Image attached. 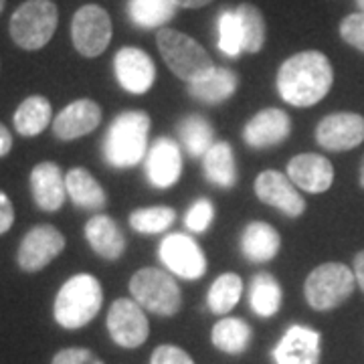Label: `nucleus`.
I'll return each mask as SVG.
<instances>
[{"mask_svg":"<svg viewBox=\"0 0 364 364\" xmlns=\"http://www.w3.org/2000/svg\"><path fill=\"white\" fill-rule=\"evenodd\" d=\"M334 69L330 59L320 51H301L282 63L275 87L282 100L294 107H312L332 90Z\"/></svg>","mask_w":364,"mask_h":364,"instance_id":"f257e3e1","label":"nucleus"},{"mask_svg":"<svg viewBox=\"0 0 364 364\" xmlns=\"http://www.w3.org/2000/svg\"><path fill=\"white\" fill-rule=\"evenodd\" d=\"M150 116L142 109H126L109 124L104 138V158L114 168H132L148 154Z\"/></svg>","mask_w":364,"mask_h":364,"instance_id":"f03ea898","label":"nucleus"},{"mask_svg":"<svg viewBox=\"0 0 364 364\" xmlns=\"http://www.w3.org/2000/svg\"><path fill=\"white\" fill-rule=\"evenodd\" d=\"M104 304V289L97 277L91 273H77L61 286L53 316L55 322L65 330H79L87 326L100 314Z\"/></svg>","mask_w":364,"mask_h":364,"instance_id":"7ed1b4c3","label":"nucleus"},{"mask_svg":"<svg viewBox=\"0 0 364 364\" xmlns=\"http://www.w3.org/2000/svg\"><path fill=\"white\" fill-rule=\"evenodd\" d=\"M156 45L170 71L186 83H193L203 75H207L210 69H215L213 59L205 51V47L181 31H174L168 26L160 28L156 35Z\"/></svg>","mask_w":364,"mask_h":364,"instance_id":"20e7f679","label":"nucleus"},{"mask_svg":"<svg viewBox=\"0 0 364 364\" xmlns=\"http://www.w3.org/2000/svg\"><path fill=\"white\" fill-rule=\"evenodd\" d=\"M59 11L53 0H26L11 16V39L25 51H39L53 39Z\"/></svg>","mask_w":364,"mask_h":364,"instance_id":"39448f33","label":"nucleus"},{"mask_svg":"<svg viewBox=\"0 0 364 364\" xmlns=\"http://www.w3.org/2000/svg\"><path fill=\"white\" fill-rule=\"evenodd\" d=\"M354 286V272L344 263H322L306 277L304 298L316 312H330L350 298Z\"/></svg>","mask_w":364,"mask_h":364,"instance_id":"423d86ee","label":"nucleus"},{"mask_svg":"<svg viewBox=\"0 0 364 364\" xmlns=\"http://www.w3.org/2000/svg\"><path fill=\"white\" fill-rule=\"evenodd\" d=\"M132 299H136L144 310L170 318L181 310L182 294L176 279L164 269L144 267L132 275Z\"/></svg>","mask_w":364,"mask_h":364,"instance_id":"0eeeda50","label":"nucleus"},{"mask_svg":"<svg viewBox=\"0 0 364 364\" xmlns=\"http://www.w3.org/2000/svg\"><path fill=\"white\" fill-rule=\"evenodd\" d=\"M71 41L79 55L100 57L112 43V18L100 4H85L71 21Z\"/></svg>","mask_w":364,"mask_h":364,"instance_id":"6e6552de","label":"nucleus"},{"mask_svg":"<svg viewBox=\"0 0 364 364\" xmlns=\"http://www.w3.org/2000/svg\"><path fill=\"white\" fill-rule=\"evenodd\" d=\"M162 265L181 279L195 282L207 273V257L191 235L170 233L158 245Z\"/></svg>","mask_w":364,"mask_h":364,"instance_id":"1a4fd4ad","label":"nucleus"},{"mask_svg":"<svg viewBox=\"0 0 364 364\" xmlns=\"http://www.w3.org/2000/svg\"><path fill=\"white\" fill-rule=\"evenodd\" d=\"M65 237L57 227L41 223L23 237L16 251V263L26 273L41 272L55 257H59V253L65 249Z\"/></svg>","mask_w":364,"mask_h":364,"instance_id":"9d476101","label":"nucleus"},{"mask_svg":"<svg viewBox=\"0 0 364 364\" xmlns=\"http://www.w3.org/2000/svg\"><path fill=\"white\" fill-rule=\"evenodd\" d=\"M107 332L122 348H138L150 336V324L136 299L119 298L107 312Z\"/></svg>","mask_w":364,"mask_h":364,"instance_id":"9b49d317","label":"nucleus"},{"mask_svg":"<svg viewBox=\"0 0 364 364\" xmlns=\"http://www.w3.org/2000/svg\"><path fill=\"white\" fill-rule=\"evenodd\" d=\"M114 73L117 83L132 95H144L152 90L156 67L148 53L138 47H122L114 57Z\"/></svg>","mask_w":364,"mask_h":364,"instance_id":"f8f14e48","label":"nucleus"},{"mask_svg":"<svg viewBox=\"0 0 364 364\" xmlns=\"http://www.w3.org/2000/svg\"><path fill=\"white\" fill-rule=\"evenodd\" d=\"M316 142L330 152H346L364 142V117L352 112H336L320 119Z\"/></svg>","mask_w":364,"mask_h":364,"instance_id":"ddd939ff","label":"nucleus"},{"mask_svg":"<svg viewBox=\"0 0 364 364\" xmlns=\"http://www.w3.org/2000/svg\"><path fill=\"white\" fill-rule=\"evenodd\" d=\"M289 176L277 170H265L255 178V196L263 205L277 208L289 219L299 217L306 210V200Z\"/></svg>","mask_w":364,"mask_h":364,"instance_id":"4468645a","label":"nucleus"},{"mask_svg":"<svg viewBox=\"0 0 364 364\" xmlns=\"http://www.w3.org/2000/svg\"><path fill=\"white\" fill-rule=\"evenodd\" d=\"M320 332L301 324L289 326L272 352L273 364H320Z\"/></svg>","mask_w":364,"mask_h":364,"instance_id":"2eb2a0df","label":"nucleus"},{"mask_svg":"<svg viewBox=\"0 0 364 364\" xmlns=\"http://www.w3.org/2000/svg\"><path fill=\"white\" fill-rule=\"evenodd\" d=\"M146 178L150 186L158 191L172 188L181 181L182 174V152L181 146L172 138H158L156 142L148 148V154L144 158Z\"/></svg>","mask_w":364,"mask_h":364,"instance_id":"dca6fc26","label":"nucleus"},{"mask_svg":"<svg viewBox=\"0 0 364 364\" xmlns=\"http://www.w3.org/2000/svg\"><path fill=\"white\" fill-rule=\"evenodd\" d=\"M291 134V117L279 107L261 109L249 119L243 128V140L251 148H272L279 146Z\"/></svg>","mask_w":364,"mask_h":364,"instance_id":"f3484780","label":"nucleus"},{"mask_svg":"<svg viewBox=\"0 0 364 364\" xmlns=\"http://www.w3.org/2000/svg\"><path fill=\"white\" fill-rule=\"evenodd\" d=\"M287 176L299 191H306L310 195H322L334 182V166L326 156L306 152L289 160Z\"/></svg>","mask_w":364,"mask_h":364,"instance_id":"a211bd4d","label":"nucleus"},{"mask_svg":"<svg viewBox=\"0 0 364 364\" xmlns=\"http://www.w3.org/2000/svg\"><path fill=\"white\" fill-rule=\"evenodd\" d=\"M102 122V107L93 100H77L59 112L53 119V134L61 142L83 138L95 130Z\"/></svg>","mask_w":364,"mask_h":364,"instance_id":"6ab92c4d","label":"nucleus"},{"mask_svg":"<svg viewBox=\"0 0 364 364\" xmlns=\"http://www.w3.org/2000/svg\"><path fill=\"white\" fill-rule=\"evenodd\" d=\"M31 193L41 210L57 213L65 205V174L55 162H41L31 170Z\"/></svg>","mask_w":364,"mask_h":364,"instance_id":"aec40b11","label":"nucleus"},{"mask_svg":"<svg viewBox=\"0 0 364 364\" xmlns=\"http://www.w3.org/2000/svg\"><path fill=\"white\" fill-rule=\"evenodd\" d=\"M85 239L90 247L107 261H117L126 251V235L119 229L117 221L107 215H93L85 223Z\"/></svg>","mask_w":364,"mask_h":364,"instance_id":"412c9836","label":"nucleus"},{"mask_svg":"<svg viewBox=\"0 0 364 364\" xmlns=\"http://www.w3.org/2000/svg\"><path fill=\"white\" fill-rule=\"evenodd\" d=\"M239 87V77L229 67H215L207 75L188 83V95L207 105H219L231 100Z\"/></svg>","mask_w":364,"mask_h":364,"instance_id":"4be33fe9","label":"nucleus"},{"mask_svg":"<svg viewBox=\"0 0 364 364\" xmlns=\"http://www.w3.org/2000/svg\"><path fill=\"white\" fill-rule=\"evenodd\" d=\"M241 253L251 263H267L277 257L282 249V237L269 223L253 221L241 233Z\"/></svg>","mask_w":364,"mask_h":364,"instance_id":"5701e85b","label":"nucleus"},{"mask_svg":"<svg viewBox=\"0 0 364 364\" xmlns=\"http://www.w3.org/2000/svg\"><path fill=\"white\" fill-rule=\"evenodd\" d=\"M67 196L81 210H100L105 207L107 196L104 186L85 168H71L65 174Z\"/></svg>","mask_w":364,"mask_h":364,"instance_id":"b1692460","label":"nucleus"},{"mask_svg":"<svg viewBox=\"0 0 364 364\" xmlns=\"http://www.w3.org/2000/svg\"><path fill=\"white\" fill-rule=\"evenodd\" d=\"M203 170L210 184L219 188H233L237 184V162L229 142H215L213 148L203 156Z\"/></svg>","mask_w":364,"mask_h":364,"instance_id":"393cba45","label":"nucleus"},{"mask_svg":"<svg viewBox=\"0 0 364 364\" xmlns=\"http://www.w3.org/2000/svg\"><path fill=\"white\" fill-rule=\"evenodd\" d=\"M53 117L51 102L43 95H28L23 104L16 107L13 122L16 132L25 138L39 136L49 128Z\"/></svg>","mask_w":364,"mask_h":364,"instance_id":"a878e982","label":"nucleus"},{"mask_svg":"<svg viewBox=\"0 0 364 364\" xmlns=\"http://www.w3.org/2000/svg\"><path fill=\"white\" fill-rule=\"evenodd\" d=\"M251 326L241 318H223L210 330V342L225 354H243L251 344Z\"/></svg>","mask_w":364,"mask_h":364,"instance_id":"bb28decb","label":"nucleus"},{"mask_svg":"<svg viewBox=\"0 0 364 364\" xmlns=\"http://www.w3.org/2000/svg\"><path fill=\"white\" fill-rule=\"evenodd\" d=\"M249 306L259 318H273L282 308V286L272 273H257L249 284Z\"/></svg>","mask_w":364,"mask_h":364,"instance_id":"cd10ccee","label":"nucleus"},{"mask_svg":"<svg viewBox=\"0 0 364 364\" xmlns=\"http://www.w3.org/2000/svg\"><path fill=\"white\" fill-rule=\"evenodd\" d=\"M176 9L174 0H128V18L138 28H164Z\"/></svg>","mask_w":364,"mask_h":364,"instance_id":"c85d7f7f","label":"nucleus"},{"mask_svg":"<svg viewBox=\"0 0 364 364\" xmlns=\"http://www.w3.org/2000/svg\"><path fill=\"white\" fill-rule=\"evenodd\" d=\"M178 138L188 156L203 158L215 144V130L207 117L186 116L178 124Z\"/></svg>","mask_w":364,"mask_h":364,"instance_id":"c756f323","label":"nucleus"},{"mask_svg":"<svg viewBox=\"0 0 364 364\" xmlns=\"http://www.w3.org/2000/svg\"><path fill=\"white\" fill-rule=\"evenodd\" d=\"M243 296V279L233 272L221 273L213 286L208 287L207 306L208 310L217 316H225L233 310Z\"/></svg>","mask_w":364,"mask_h":364,"instance_id":"7c9ffc66","label":"nucleus"},{"mask_svg":"<svg viewBox=\"0 0 364 364\" xmlns=\"http://www.w3.org/2000/svg\"><path fill=\"white\" fill-rule=\"evenodd\" d=\"M217 47L225 57H239L243 49V28L235 9H225L217 18Z\"/></svg>","mask_w":364,"mask_h":364,"instance_id":"2f4dec72","label":"nucleus"},{"mask_svg":"<svg viewBox=\"0 0 364 364\" xmlns=\"http://www.w3.org/2000/svg\"><path fill=\"white\" fill-rule=\"evenodd\" d=\"M174 221L176 210L172 207H142L130 215V227L142 235L164 233Z\"/></svg>","mask_w":364,"mask_h":364,"instance_id":"473e14b6","label":"nucleus"},{"mask_svg":"<svg viewBox=\"0 0 364 364\" xmlns=\"http://www.w3.org/2000/svg\"><path fill=\"white\" fill-rule=\"evenodd\" d=\"M241 28H243V49L245 53H259L265 45V18L257 6L253 4H239L237 9Z\"/></svg>","mask_w":364,"mask_h":364,"instance_id":"72a5a7b5","label":"nucleus"},{"mask_svg":"<svg viewBox=\"0 0 364 364\" xmlns=\"http://www.w3.org/2000/svg\"><path fill=\"white\" fill-rule=\"evenodd\" d=\"M213 221H215V205L208 198L195 200L184 215V225L191 233H205Z\"/></svg>","mask_w":364,"mask_h":364,"instance_id":"f704fd0d","label":"nucleus"},{"mask_svg":"<svg viewBox=\"0 0 364 364\" xmlns=\"http://www.w3.org/2000/svg\"><path fill=\"white\" fill-rule=\"evenodd\" d=\"M340 37L356 51L364 53V13L358 11V13L348 14L340 23Z\"/></svg>","mask_w":364,"mask_h":364,"instance_id":"c9c22d12","label":"nucleus"},{"mask_svg":"<svg viewBox=\"0 0 364 364\" xmlns=\"http://www.w3.org/2000/svg\"><path fill=\"white\" fill-rule=\"evenodd\" d=\"M150 364H195L191 354L172 344H162L150 356Z\"/></svg>","mask_w":364,"mask_h":364,"instance_id":"e433bc0d","label":"nucleus"},{"mask_svg":"<svg viewBox=\"0 0 364 364\" xmlns=\"http://www.w3.org/2000/svg\"><path fill=\"white\" fill-rule=\"evenodd\" d=\"M51 364H104L87 348H63L53 356Z\"/></svg>","mask_w":364,"mask_h":364,"instance_id":"4c0bfd02","label":"nucleus"},{"mask_svg":"<svg viewBox=\"0 0 364 364\" xmlns=\"http://www.w3.org/2000/svg\"><path fill=\"white\" fill-rule=\"evenodd\" d=\"M14 223L13 200L6 196L4 191H0V235L6 233Z\"/></svg>","mask_w":364,"mask_h":364,"instance_id":"58836bf2","label":"nucleus"},{"mask_svg":"<svg viewBox=\"0 0 364 364\" xmlns=\"http://www.w3.org/2000/svg\"><path fill=\"white\" fill-rule=\"evenodd\" d=\"M11 150H13V136L4 124H0V158L9 156Z\"/></svg>","mask_w":364,"mask_h":364,"instance_id":"ea45409f","label":"nucleus"},{"mask_svg":"<svg viewBox=\"0 0 364 364\" xmlns=\"http://www.w3.org/2000/svg\"><path fill=\"white\" fill-rule=\"evenodd\" d=\"M354 277H356V284L364 291V251H360L356 257H354Z\"/></svg>","mask_w":364,"mask_h":364,"instance_id":"a19ab883","label":"nucleus"},{"mask_svg":"<svg viewBox=\"0 0 364 364\" xmlns=\"http://www.w3.org/2000/svg\"><path fill=\"white\" fill-rule=\"evenodd\" d=\"M210 2L213 0H174V4L178 9H203V6H207Z\"/></svg>","mask_w":364,"mask_h":364,"instance_id":"79ce46f5","label":"nucleus"},{"mask_svg":"<svg viewBox=\"0 0 364 364\" xmlns=\"http://www.w3.org/2000/svg\"><path fill=\"white\" fill-rule=\"evenodd\" d=\"M354 2H356L358 11H360V13H364V0H354Z\"/></svg>","mask_w":364,"mask_h":364,"instance_id":"37998d69","label":"nucleus"},{"mask_svg":"<svg viewBox=\"0 0 364 364\" xmlns=\"http://www.w3.org/2000/svg\"><path fill=\"white\" fill-rule=\"evenodd\" d=\"M360 186L364 188V158H363V166H360Z\"/></svg>","mask_w":364,"mask_h":364,"instance_id":"c03bdc74","label":"nucleus"},{"mask_svg":"<svg viewBox=\"0 0 364 364\" xmlns=\"http://www.w3.org/2000/svg\"><path fill=\"white\" fill-rule=\"evenodd\" d=\"M4 11V0H0V13Z\"/></svg>","mask_w":364,"mask_h":364,"instance_id":"a18cd8bd","label":"nucleus"}]
</instances>
